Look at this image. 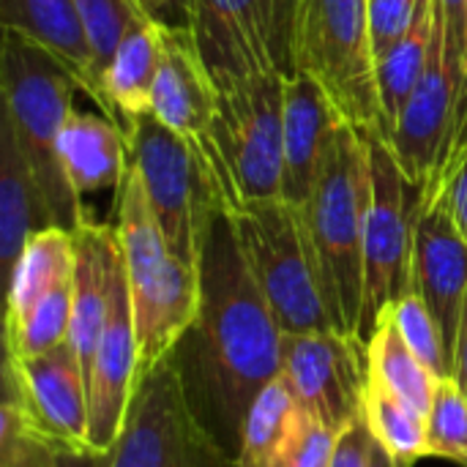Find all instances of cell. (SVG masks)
I'll return each mask as SVG.
<instances>
[{"mask_svg": "<svg viewBox=\"0 0 467 467\" xmlns=\"http://www.w3.org/2000/svg\"><path fill=\"white\" fill-rule=\"evenodd\" d=\"M183 342H189L202 416L235 457L254 397L282 375L285 331L224 208L211 216L202 238L200 312Z\"/></svg>", "mask_w": 467, "mask_h": 467, "instance_id": "cell-1", "label": "cell"}, {"mask_svg": "<svg viewBox=\"0 0 467 467\" xmlns=\"http://www.w3.org/2000/svg\"><path fill=\"white\" fill-rule=\"evenodd\" d=\"M276 66L320 82L353 129L389 137L369 36V0H276Z\"/></svg>", "mask_w": 467, "mask_h": 467, "instance_id": "cell-2", "label": "cell"}, {"mask_svg": "<svg viewBox=\"0 0 467 467\" xmlns=\"http://www.w3.org/2000/svg\"><path fill=\"white\" fill-rule=\"evenodd\" d=\"M77 90V79L57 60H52L44 49H38L19 33L3 30L0 115L14 129V137L33 172L52 227L68 233H77L88 222L82 197L71 186L57 153V140L68 115L74 112Z\"/></svg>", "mask_w": 467, "mask_h": 467, "instance_id": "cell-3", "label": "cell"}, {"mask_svg": "<svg viewBox=\"0 0 467 467\" xmlns=\"http://www.w3.org/2000/svg\"><path fill=\"white\" fill-rule=\"evenodd\" d=\"M115 219L145 378L192 331L200 312V271L172 254L134 167L118 192Z\"/></svg>", "mask_w": 467, "mask_h": 467, "instance_id": "cell-4", "label": "cell"}, {"mask_svg": "<svg viewBox=\"0 0 467 467\" xmlns=\"http://www.w3.org/2000/svg\"><path fill=\"white\" fill-rule=\"evenodd\" d=\"M369 183L367 134L345 123L306 205L301 208L331 323L339 334L356 339L364 301V224Z\"/></svg>", "mask_w": 467, "mask_h": 467, "instance_id": "cell-5", "label": "cell"}, {"mask_svg": "<svg viewBox=\"0 0 467 467\" xmlns=\"http://www.w3.org/2000/svg\"><path fill=\"white\" fill-rule=\"evenodd\" d=\"M285 71H257L216 88V112L200 156L224 211L282 197Z\"/></svg>", "mask_w": 467, "mask_h": 467, "instance_id": "cell-6", "label": "cell"}, {"mask_svg": "<svg viewBox=\"0 0 467 467\" xmlns=\"http://www.w3.org/2000/svg\"><path fill=\"white\" fill-rule=\"evenodd\" d=\"M99 467H238L200 416L178 350L140 380L123 432Z\"/></svg>", "mask_w": 467, "mask_h": 467, "instance_id": "cell-7", "label": "cell"}, {"mask_svg": "<svg viewBox=\"0 0 467 467\" xmlns=\"http://www.w3.org/2000/svg\"><path fill=\"white\" fill-rule=\"evenodd\" d=\"M227 213L282 331L306 334L334 328L301 208L279 197Z\"/></svg>", "mask_w": 467, "mask_h": 467, "instance_id": "cell-8", "label": "cell"}, {"mask_svg": "<svg viewBox=\"0 0 467 467\" xmlns=\"http://www.w3.org/2000/svg\"><path fill=\"white\" fill-rule=\"evenodd\" d=\"M126 137L129 161L142 181L172 254L200 271L202 238L222 205L197 142L167 129L150 112L140 115Z\"/></svg>", "mask_w": 467, "mask_h": 467, "instance_id": "cell-9", "label": "cell"}, {"mask_svg": "<svg viewBox=\"0 0 467 467\" xmlns=\"http://www.w3.org/2000/svg\"><path fill=\"white\" fill-rule=\"evenodd\" d=\"M369 142V202L364 224V301L358 342L367 345L380 317L413 290V244L424 189L410 183L386 137Z\"/></svg>", "mask_w": 467, "mask_h": 467, "instance_id": "cell-10", "label": "cell"}, {"mask_svg": "<svg viewBox=\"0 0 467 467\" xmlns=\"http://www.w3.org/2000/svg\"><path fill=\"white\" fill-rule=\"evenodd\" d=\"M3 397L14 400L25 424L66 457H90L88 378L68 342L30 358L5 356Z\"/></svg>", "mask_w": 467, "mask_h": 467, "instance_id": "cell-11", "label": "cell"}, {"mask_svg": "<svg viewBox=\"0 0 467 467\" xmlns=\"http://www.w3.org/2000/svg\"><path fill=\"white\" fill-rule=\"evenodd\" d=\"M467 137V74L443 60V36L438 49L389 129V148L410 183L430 189Z\"/></svg>", "mask_w": 467, "mask_h": 467, "instance_id": "cell-12", "label": "cell"}, {"mask_svg": "<svg viewBox=\"0 0 467 467\" xmlns=\"http://www.w3.org/2000/svg\"><path fill=\"white\" fill-rule=\"evenodd\" d=\"M282 375L296 400L328 430L342 432L364 419L367 345L356 337L328 331L285 334Z\"/></svg>", "mask_w": 467, "mask_h": 467, "instance_id": "cell-13", "label": "cell"}, {"mask_svg": "<svg viewBox=\"0 0 467 467\" xmlns=\"http://www.w3.org/2000/svg\"><path fill=\"white\" fill-rule=\"evenodd\" d=\"M140 375V345L131 312L129 279L120 268L112 285V301L107 312V323L90 364L88 375V410H90V457H104L118 435L123 432L131 400L137 394Z\"/></svg>", "mask_w": 467, "mask_h": 467, "instance_id": "cell-14", "label": "cell"}, {"mask_svg": "<svg viewBox=\"0 0 467 467\" xmlns=\"http://www.w3.org/2000/svg\"><path fill=\"white\" fill-rule=\"evenodd\" d=\"M189 30L216 88L276 66V0H192Z\"/></svg>", "mask_w": 467, "mask_h": 467, "instance_id": "cell-15", "label": "cell"}, {"mask_svg": "<svg viewBox=\"0 0 467 467\" xmlns=\"http://www.w3.org/2000/svg\"><path fill=\"white\" fill-rule=\"evenodd\" d=\"M413 290L435 317L454 367V345L467 298V241L451 219L441 183L424 189L413 244Z\"/></svg>", "mask_w": 467, "mask_h": 467, "instance_id": "cell-16", "label": "cell"}, {"mask_svg": "<svg viewBox=\"0 0 467 467\" xmlns=\"http://www.w3.org/2000/svg\"><path fill=\"white\" fill-rule=\"evenodd\" d=\"M285 167H282V200L304 208L326 159L345 126V118L328 99V93L304 71L285 74Z\"/></svg>", "mask_w": 467, "mask_h": 467, "instance_id": "cell-17", "label": "cell"}, {"mask_svg": "<svg viewBox=\"0 0 467 467\" xmlns=\"http://www.w3.org/2000/svg\"><path fill=\"white\" fill-rule=\"evenodd\" d=\"M216 112V85L208 74L194 33L183 25H161V60L150 93V115L167 129L197 140Z\"/></svg>", "mask_w": 467, "mask_h": 467, "instance_id": "cell-18", "label": "cell"}, {"mask_svg": "<svg viewBox=\"0 0 467 467\" xmlns=\"http://www.w3.org/2000/svg\"><path fill=\"white\" fill-rule=\"evenodd\" d=\"M120 268V241L115 224L85 222L74 233V304L68 345L74 348L85 378L107 323L112 285Z\"/></svg>", "mask_w": 467, "mask_h": 467, "instance_id": "cell-19", "label": "cell"}, {"mask_svg": "<svg viewBox=\"0 0 467 467\" xmlns=\"http://www.w3.org/2000/svg\"><path fill=\"white\" fill-rule=\"evenodd\" d=\"M0 25L57 60L77 79L79 90L101 107L90 44L74 0H0Z\"/></svg>", "mask_w": 467, "mask_h": 467, "instance_id": "cell-20", "label": "cell"}, {"mask_svg": "<svg viewBox=\"0 0 467 467\" xmlns=\"http://www.w3.org/2000/svg\"><path fill=\"white\" fill-rule=\"evenodd\" d=\"M57 153L79 197L104 189L120 192L131 167L126 131L112 118L93 112L74 109L68 115L57 140Z\"/></svg>", "mask_w": 467, "mask_h": 467, "instance_id": "cell-21", "label": "cell"}, {"mask_svg": "<svg viewBox=\"0 0 467 467\" xmlns=\"http://www.w3.org/2000/svg\"><path fill=\"white\" fill-rule=\"evenodd\" d=\"M159 60H161V22L142 19L126 33V38L120 41L118 52L112 55L101 77L104 115L112 118L123 131H129L140 115L150 112V93H153Z\"/></svg>", "mask_w": 467, "mask_h": 467, "instance_id": "cell-22", "label": "cell"}, {"mask_svg": "<svg viewBox=\"0 0 467 467\" xmlns=\"http://www.w3.org/2000/svg\"><path fill=\"white\" fill-rule=\"evenodd\" d=\"M52 227L11 123L0 115V265L8 282L30 235Z\"/></svg>", "mask_w": 467, "mask_h": 467, "instance_id": "cell-23", "label": "cell"}, {"mask_svg": "<svg viewBox=\"0 0 467 467\" xmlns=\"http://www.w3.org/2000/svg\"><path fill=\"white\" fill-rule=\"evenodd\" d=\"M441 41V25H438V0H419L416 14L405 33L375 60L378 71V93L380 107L386 115V123L397 120L405 101L421 82L435 49Z\"/></svg>", "mask_w": 467, "mask_h": 467, "instance_id": "cell-24", "label": "cell"}, {"mask_svg": "<svg viewBox=\"0 0 467 467\" xmlns=\"http://www.w3.org/2000/svg\"><path fill=\"white\" fill-rule=\"evenodd\" d=\"M74 276V233L47 227L25 244L5 282V326L16 323L49 290Z\"/></svg>", "mask_w": 467, "mask_h": 467, "instance_id": "cell-25", "label": "cell"}, {"mask_svg": "<svg viewBox=\"0 0 467 467\" xmlns=\"http://www.w3.org/2000/svg\"><path fill=\"white\" fill-rule=\"evenodd\" d=\"M367 369L372 380L394 391L402 402H408L416 413L427 419L438 378L405 345L391 320V312L380 317L367 342Z\"/></svg>", "mask_w": 467, "mask_h": 467, "instance_id": "cell-26", "label": "cell"}, {"mask_svg": "<svg viewBox=\"0 0 467 467\" xmlns=\"http://www.w3.org/2000/svg\"><path fill=\"white\" fill-rule=\"evenodd\" d=\"M364 421L394 460L416 465L427 457V419L372 378L367 380Z\"/></svg>", "mask_w": 467, "mask_h": 467, "instance_id": "cell-27", "label": "cell"}, {"mask_svg": "<svg viewBox=\"0 0 467 467\" xmlns=\"http://www.w3.org/2000/svg\"><path fill=\"white\" fill-rule=\"evenodd\" d=\"M298 408V400L285 380V375L274 378L252 402L241 438H238V451H235V465L238 467H268L274 451L279 449L287 424Z\"/></svg>", "mask_w": 467, "mask_h": 467, "instance_id": "cell-28", "label": "cell"}, {"mask_svg": "<svg viewBox=\"0 0 467 467\" xmlns=\"http://www.w3.org/2000/svg\"><path fill=\"white\" fill-rule=\"evenodd\" d=\"M74 304V276L49 290L16 323L5 326V356L30 358L68 342Z\"/></svg>", "mask_w": 467, "mask_h": 467, "instance_id": "cell-29", "label": "cell"}, {"mask_svg": "<svg viewBox=\"0 0 467 467\" xmlns=\"http://www.w3.org/2000/svg\"><path fill=\"white\" fill-rule=\"evenodd\" d=\"M74 3H77L82 30L90 44L93 74H96V82L101 90V77H104L112 55L118 52L120 41L126 38V33L137 22L150 19V16L134 0H74ZM101 109H104V96H101Z\"/></svg>", "mask_w": 467, "mask_h": 467, "instance_id": "cell-30", "label": "cell"}, {"mask_svg": "<svg viewBox=\"0 0 467 467\" xmlns=\"http://www.w3.org/2000/svg\"><path fill=\"white\" fill-rule=\"evenodd\" d=\"M391 320L400 331V337L405 339V345L416 353V358L438 378L446 380L451 378V353L446 348V339L435 323V317L430 315L427 304L421 301V296L416 290H410L408 296H402L391 309Z\"/></svg>", "mask_w": 467, "mask_h": 467, "instance_id": "cell-31", "label": "cell"}, {"mask_svg": "<svg viewBox=\"0 0 467 467\" xmlns=\"http://www.w3.org/2000/svg\"><path fill=\"white\" fill-rule=\"evenodd\" d=\"M427 457L467 462V397L454 378L435 386L427 413Z\"/></svg>", "mask_w": 467, "mask_h": 467, "instance_id": "cell-32", "label": "cell"}, {"mask_svg": "<svg viewBox=\"0 0 467 467\" xmlns=\"http://www.w3.org/2000/svg\"><path fill=\"white\" fill-rule=\"evenodd\" d=\"M339 432L328 430L301 402L268 467H331Z\"/></svg>", "mask_w": 467, "mask_h": 467, "instance_id": "cell-33", "label": "cell"}, {"mask_svg": "<svg viewBox=\"0 0 467 467\" xmlns=\"http://www.w3.org/2000/svg\"><path fill=\"white\" fill-rule=\"evenodd\" d=\"M66 454L44 443L25 424L19 405L8 397L0 402V467H63Z\"/></svg>", "mask_w": 467, "mask_h": 467, "instance_id": "cell-34", "label": "cell"}, {"mask_svg": "<svg viewBox=\"0 0 467 467\" xmlns=\"http://www.w3.org/2000/svg\"><path fill=\"white\" fill-rule=\"evenodd\" d=\"M419 0H369V36L375 60L405 33Z\"/></svg>", "mask_w": 467, "mask_h": 467, "instance_id": "cell-35", "label": "cell"}, {"mask_svg": "<svg viewBox=\"0 0 467 467\" xmlns=\"http://www.w3.org/2000/svg\"><path fill=\"white\" fill-rule=\"evenodd\" d=\"M438 25L446 66L467 74V0H438Z\"/></svg>", "mask_w": 467, "mask_h": 467, "instance_id": "cell-36", "label": "cell"}, {"mask_svg": "<svg viewBox=\"0 0 467 467\" xmlns=\"http://www.w3.org/2000/svg\"><path fill=\"white\" fill-rule=\"evenodd\" d=\"M435 183L443 186L451 219H454V224L460 227V233L465 235L467 241V137L462 140V145L457 148L449 167L443 170V175Z\"/></svg>", "mask_w": 467, "mask_h": 467, "instance_id": "cell-37", "label": "cell"}, {"mask_svg": "<svg viewBox=\"0 0 467 467\" xmlns=\"http://www.w3.org/2000/svg\"><path fill=\"white\" fill-rule=\"evenodd\" d=\"M372 451H375V438L367 421L358 419L339 432L331 467H372Z\"/></svg>", "mask_w": 467, "mask_h": 467, "instance_id": "cell-38", "label": "cell"}, {"mask_svg": "<svg viewBox=\"0 0 467 467\" xmlns=\"http://www.w3.org/2000/svg\"><path fill=\"white\" fill-rule=\"evenodd\" d=\"M145 14L161 25H183L189 27L192 0H140Z\"/></svg>", "mask_w": 467, "mask_h": 467, "instance_id": "cell-39", "label": "cell"}, {"mask_svg": "<svg viewBox=\"0 0 467 467\" xmlns=\"http://www.w3.org/2000/svg\"><path fill=\"white\" fill-rule=\"evenodd\" d=\"M451 378L457 380V386L462 389V394L467 397V298H465V309H462V320H460L457 345H454V367H451Z\"/></svg>", "mask_w": 467, "mask_h": 467, "instance_id": "cell-40", "label": "cell"}, {"mask_svg": "<svg viewBox=\"0 0 467 467\" xmlns=\"http://www.w3.org/2000/svg\"><path fill=\"white\" fill-rule=\"evenodd\" d=\"M372 467H413L408 465V462H400V460H394L383 446H378V441H375V451H372Z\"/></svg>", "mask_w": 467, "mask_h": 467, "instance_id": "cell-41", "label": "cell"}, {"mask_svg": "<svg viewBox=\"0 0 467 467\" xmlns=\"http://www.w3.org/2000/svg\"><path fill=\"white\" fill-rule=\"evenodd\" d=\"M134 3H137V5H140V8H142V3H140V0H134ZM142 11H145V8H142Z\"/></svg>", "mask_w": 467, "mask_h": 467, "instance_id": "cell-42", "label": "cell"}, {"mask_svg": "<svg viewBox=\"0 0 467 467\" xmlns=\"http://www.w3.org/2000/svg\"><path fill=\"white\" fill-rule=\"evenodd\" d=\"M462 467H467V462H462Z\"/></svg>", "mask_w": 467, "mask_h": 467, "instance_id": "cell-43", "label": "cell"}]
</instances>
